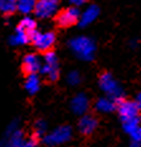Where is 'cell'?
Listing matches in <instances>:
<instances>
[{
    "mask_svg": "<svg viewBox=\"0 0 141 147\" xmlns=\"http://www.w3.org/2000/svg\"><path fill=\"white\" fill-rule=\"evenodd\" d=\"M115 105L119 108V113L121 119L125 122H130L134 119L140 118V109L137 107L136 102H131V101H126L123 98H116L115 99Z\"/></svg>",
    "mask_w": 141,
    "mask_h": 147,
    "instance_id": "6da1fadb",
    "label": "cell"
},
{
    "mask_svg": "<svg viewBox=\"0 0 141 147\" xmlns=\"http://www.w3.org/2000/svg\"><path fill=\"white\" fill-rule=\"evenodd\" d=\"M44 67H42L40 72L43 73L45 79V83H53L58 81L59 78V69H58V59L54 54V52H49L44 54Z\"/></svg>",
    "mask_w": 141,
    "mask_h": 147,
    "instance_id": "7a4b0ae2",
    "label": "cell"
},
{
    "mask_svg": "<svg viewBox=\"0 0 141 147\" xmlns=\"http://www.w3.org/2000/svg\"><path fill=\"white\" fill-rule=\"evenodd\" d=\"M56 24L59 28H70L79 22V9L75 6L62 9L54 18Z\"/></svg>",
    "mask_w": 141,
    "mask_h": 147,
    "instance_id": "3957f363",
    "label": "cell"
},
{
    "mask_svg": "<svg viewBox=\"0 0 141 147\" xmlns=\"http://www.w3.org/2000/svg\"><path fill=\"white\" fill-rule=\"evenodd\" d=\"M30 43L35 47L37 51L45 54V53L52 52V49L54 48L56 34L53 32H48V33H44V34H40L39 32H37L34 36L32 38Z\"/></svg>",
    "mask_w": 141,
    "mask_h": 147,
    "instance_id": "277c9868",
    "label": "cell"
},
{
    "mask_svg": "<svg viewBox=\"0 0 141 147\" xmlns=\"http://www.w3.org/2000/svg\"><path fill=\"white\" fill-rule=\"evenodd\" d=\"M40 69H42V64L35 54H26L23 58L22 73L24 74V77L28 78L30 76H37V73L40 72Z\"/></svg>",
    "mask_w": 141,
    "mask_h": 147,
    "instance_id": "5b68a950",
    "label": "cell"
},
{
    "mask_svg": "<svg viewBox=\"0 0 141 147\" xmlns=\"http://www.w3.org/2000/svg\"><path fill=\"white\" fill-rule=\"evenodd\" d=\"M98 121L95 116L92 115H85L81 117L79 122H78V129L79 133L85 137H89L93 132L96 131Z\"/></svg>",
    "mask_w": 141,
    "mask_h": 147,
    "instance_id": "8992f818",
    "label": "cell"
},
{
    "mask_svg": "<svg viewBox=\"0 0 141 147\" xmlns=\"http://www.w3.org/2000/svg\"><path fill=\"white\" fill-rule=\"evenodd\" d=\"M57 6L58 3L57 1H52V0H42V1L35 3L34 5V14L39 18H47V16L53 15L57 10Z\"/></svg>",
    "mask_w": 141,
    "mask_h": 147,
    "instance_id": "52a82bcc",
    "label": "cell"
},
{
    "mask_svg": "<svg viewBox=\"0 0 141 147\" xmlns=\"http://www.w3.org/2000/svg\"><path fill=\"white\" fill-rule=\"evenodd\" d=\"M70 127L68 126H62L59 127L58 129H56L53 133L45 138V142L49 143V145H57V143H62L67 141V140L70 137Z\"/></svg>",
    "mask_w": 141,
    "mask_h": 147,
    "instance_id": "ba28073f",
    "label": "cell"
},
{
    "mask_svg": "<svg viewBox=\"0 0 141 147\" xmlns=\"http://www.w3.org/2000/svg\"><path fill=\"white\" fill-rule=\"evenodd\" d=\"M19 33H22V34H24L28 36L29 42L32 40V38L34 36V34L38 30H37V23L33 20L32 18H29V16H26V18L22 19V22L19 23L18 25V29H16Z\"/></svg>",
    "mask_w": 141,
    "mask_h": 147,
    "instance_id": "9c48e42d",
    "label": "cell"
},
{
    "mask_svg": "<svg viewBox=\"0 0 141 147\" xmlns=\"http://www.w3.org/2000/svg\"><path fill=\"white\" fill-rule=\"evenodd\" d=\"M72 48L75 49L77 53L82 54L85 58L89 57L91 53L93 52V44L88 40V39H86V38L75 39V40L72 42Z\"/></svg>",
    "mask_w": 141,
    "mask_h": 147,
    "instance_id": "30bf717a",
    "label": "cell"
},
{
    "mask_svg": "<svg viewBox=\"0 0 141 147\" xmlns=\"http://www.w3.org/2000/svg\"><path fill=\"white\" fill-rule=\"evenodd\" d=\"M100 84L107 93H108V94H112V96L119 94V89H117L116 82L113 81V78L111 77V74H108V73H103V74H101Z\"/></svg>",
    "mask_w": 141,
    "mask_h": 147,
    "instance_id": "8fae6325",
    "label": "cell"
},
{
    "mask_svg": "<svg viewBox=\"0 0 141 147\" xmlns=\"http://www.w3.org/2000/svg\"><path fill=\"white\" fill-rule=\"evenodd\" d=\"M72 109L77 115H82L88 109V99L85 94H78L72 101Z\"/></svg>",
    "mask_w": 141,
    "mask_h": 147,
    "instance_id": "7c38bea8",
    "label": "cell"
},
{
    "mask_svg": "<svg viewBox=\"0 0 141 147\" xmlns=\"http://www.w3.org/2000/svg\"><path fill=\"white\" fill-rule=\"evenodd\" d=\"M18 8H16V3L12 0H0V13L4 16H12L15 14Z\"/></svg>",
    "mask_w": 141,
    "mask_h": 147,
    "instance_id": "4fadbf2b",
    "label": "cell"
},
{
    "mask_svg": "<svg viewBox=\"0 0 141 147\" xmlns=\"http://www.w3.org/2000/svg\"><path fill=\"white\" fill-rule=\"evenodd\" d=\"M97 14H98V8L95 6V5H91L89 8L87 9V11L82 15L81 25H86V24H88V23H91L97 16Z\"/></svg>",
    "mask_w": 141,
    "mask_h": 147,
    "instance_id": "5bb4252c",
    "label": "cell"
},
{
    "mask_svg": "<svg viewBox=\"0 0 141 147\" xmlns=\"http://www.w3.org/2000/svg\"><path fill=\"white\" fill-rule=\"evenodd\" d=\"M34 5L35 3L34 1H30V0H23V1H19L16 3V8H18V10L20 13H23V14H28L34 9Z\"/></svg>",
    "mask_w": 141,
    "mask_h": 147,
    "instance_id": "9a60e30c",
    "label": "cell"
},
{
    "mask_svg": "<svg viewBox=\"0 0 141 147\" xmlns=\"http://www.w3.org/2000/svg\"><path fill=\"white\" fill-rule=\"evenodd\" d=\"M38 87H39V79L37 76H30L26 78L25 88L28 89L30 93H34L35 91H38Z\"/></svg>",
    "mask_w": 141,
    "mask_h": 147,
    "instance_id": "2e32d148",
    "label": "cell"
},
{
    "mask_svg": "<svg viewBox=\"0 0 141 147\" xmlns=\"http://www.w3.org/2000/svg\"><path fill=\"white\" fill-rule=\"evenodd\" d=\"M100 109H102V111H112L113 108L116 107L115 102L113 101H108V99H101L98 102V105H97Z\"/></svg>",
    "mask_w": 141,
    "mask_h": 147,
    "instance_id": "e0dca14e",
    "label": "cell"
},
{
    "mask_svg": "<svg viewBox=\"0 0 141 147\" xmlns=\"http://www.w3.org/2000/svg\"><path fill=\"white\" fill-rule=\"evenodd\" d=\"M38 143H39V136L35 133V135H33L32 137H30L28 141H24L22 147H37Z\"/></svg>",
    "mask_w": 141,
    "mask_h": 147,
    "instance_id": "ac0fdd59",
    "label": "cell"
},
{
    "mask_svg": "<svg viewBox=\"0 0 141 147\" xmlns=\"http://www.w3.org/2000/svg\"><path fill=\"white\" fill-rule=\"evenodd\" d=\"M136 105L139 107V109H141V93L137 96V99H136Z\"/></svg>",
    "mask_w": 141,
    "mask_h": 147,
    "instance_id": "d6986e66",
    "label": "cell"
}]
</instances>
